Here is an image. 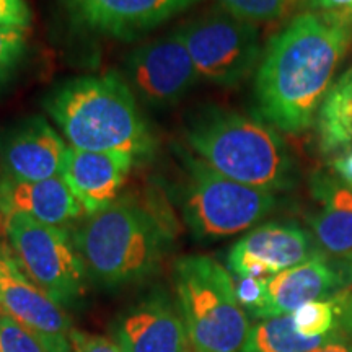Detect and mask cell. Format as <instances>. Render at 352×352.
I'll use <instances>...</instances> for the list:
<instances>
[{
  "mask_svg": "<svg viewBox=\"0 0 352 352\" xmlns=\"http://www.w3.org/2000/svg\"><path fill=\"white\" fill-rule=\"evenodd\" d=\"M314 196L323 204L308 219L315 240L328 253L352 259V189L336 175H316Z\"/></svg>",
  "mask_w": 352,
  "mask_h": 352,
  "instance_id": "ac0fdd59",
  "label": "cell"
},
{
  "mask_svg": "<svg viewBox=\"0 0 352 352\" xmlns=\"http://www.w3.org/2000/svg\"><path fill=\"white\" fill-rule=\"evenodd\" d=\"M302 2L305 0H217L222 10L253 25L284 19Z\"/></svg>",
  "mask_w": 352,
  "mask_h": 352,
  "instance_id": "44dd1931",
  "label": "cell"
},
{
  "mask_svg": "<svg viewBox=\"0 0 352 352\" xmlns=\"http://www.w3.org/2000/svg\"><path fill=\"white\" fill-rule=\"evenodd\" d=\"M340 274L321 256L285 270L266 279V298L254 318H274L292 315L302 305L334 292Z\"/></svg>",
  "mask_w": 352,
  "mask_h": 352,
  "instance_id": "e0dca14e",
  "label": "cell"
},
{
  "mask_svg": "<svg viewBox=\"0 0 352 352\" xmlns=\"http://www.w3.org/2000/svg\"><path fill=\"white\" fill-rule=\"evenodd\" d=\"M327 19L331 21V23L336 26L340 32L344 34V38L349 43L351 50H352V6L338 8V10H328V12H321Z\"/></svg>",
  "mask_w": 352,
  "mask_h": 352,
  "instance_id": "83f0119b",
  "label": "cell"
},
{
  "mask_svg": "<svg viewBox=\"0 0 352 352\" xmlns=\"http://www.w3.org/2000/svg\"><path fill=\"white\" fill-rule=\"evenodd\" d=\"M28 30L0 28V90L15 76L28 50Z\"/></svg>",
  "mask_w": 352,
  "mask_h": 352,
  "instance_id": "603a6c76",
  "label": "cell"
},
{
  "mask_svg": "<svg viewBox=\"0 0 352 352\" xmlns=\"http://www.w3.org/2000/svg\"><path fill=\"white\" fill-rule=\"evenodd\" d=\"M70 346H72V352H121L113 340L100 336V334L80 331L76 328L70 334Z\"/></svg>",
  "mask_w": 352,
  "mask_h": 352,
  "instance_id": "4316f807",
  "label": "cell"
},
{
  "mask_svg": "<svg viewBox=\"0 0 352 352\" xmlns=\"http://www.w3.org/2000/svg\"><path fill=\"white\" fill-rule=\"evenodd\" d=\"M334 334L307 338L297 331L292 315L263 320L250 328L240 352H310L331 341Z\"/></svg>",
  "mask_w": 352,
  "mask_h": 352,
  "instance_id": "ffe728a7",
  "label": "cell"
},
{
  "mask_svg": "<svg viewBox=\"0 0 352 352\" xmlns=\"http://www.w3.org/2000/svg\"><path fill=\"white\" fill-rule=\"evenodd\" d=\"M349 51L344 34L321 12L294 16L267 43L258 67V116L289 134L307 131Z\"/></svg>",
  "mask_w": 352,
  "mask_h": 352,
  "instance_id": "6da1fadb",
  "label": "cell"
},
{
  "mask_svg": "<svg viewBox=\"0 0 352 352\" xmlns=\"http://www.w3.org/2000/svg\"><path fill=\"white\" fill-rule=\"evenodd\" d=\"M121 352H189V340L178 303L166 292L152 290L111 323Z\"/></svg>",
  "mask_w": 352,
  "mask_h": 352,
  "instance_id": "7c38bea8",
  "label": "cell"
},
{
  "mask_svg": "<svg viewBox=\"0 0 352 352\" xmlns=\"http://www.w3.org/2000/svg\"><path fill=\"white\" fill-rule=\"evenodd\" d=\"M183 139L199 160L233 182L263 191H283L298 173L274 127L219 104H199L183 120Z\"/></svg>",
  "mask_w": 352,
  "mask_h": 352,
  "instance_id": "7a4b0ae2",
  "label": "cell"
},
{
  "mask_svg": "<svg viewBox=\"0 0 352 352\" xmlns=\"http://www.w3.org/2000/svg\"><path fill=\"white\" fill-rule=\"evenodd\" d=\"M334 307H336V314H340L344 316V321L347 323V327L352 329V294H342L340 298H333Z\"/></svg>",
  "mask_w": 352,
  "mask_h": 352,
  "instance_id": "4dcf8cb0",
  "label": "cell"
},
{
  "mask_svg": "<svg viewBox=\"0 0 352 352\" xmlns=\"http://www.w3.org/2000/svg\"><path fill=\"white\" fill-rule=\"evenodd\" d=\"M307 7L315 12L338 10V8L352 6V0H305Z\"/></svg>",
  "mask_w": 352,
  "mask_h": 352,
  "instance_id": "f546056e",
  "label": "cell"
},
{
  "mask_svg": "<svg viewBox=\"0 0 352 352\" xmlns=\"http://www.w3.org/2000/svg\"><path fill=\"white\" fill-rule=\"evenodd\" d=\"M201 78L233 87L256 67L261 47L256 25L226 10H210L178 26Z\"/></svg>",
  "mask_w": 352,
  "mask_h": 352,
  "instance_id": "ba28073f",
  "label": "cell"
},
{
  "mask_svg": "<svg viewBox=\"0 0 352 352\" xmlns=\"http://www.w3.org/2000/svg\"><path fill=\"white\" fill-rule=\"evenodd\" d=\"M176 303L195 352H240L250 321L236 300L230 272L202 254L173 266Z\"/></svg>",
  "mask_w": 352,
  "mask_h": 352,
  "instance_id": "5b68a950",
  "label": "cell"
},
{
  "mask_svg": "<svg viewBox=\"0 0 352 352\" xmlns=\"http://www.w3.org/2000/svg\"><path fill=\"white\" fill-rule=\"evenodd\" d=\"M135 158L118 152H91L69 145L63 178L87 215L118 199Z\"/></svg>",
  "mask_w": 352,
  "mask_h": 352,
  "instance_id": "9a60e30c",
  "label": "cell"
},
{
  "mask_svg": "<svg viewBox=\"0 0 352 352\" xmlns=\"http://www.w3.org/2000/svg\"><path fill=\"white\" fill-rule=\"evenodd\" d=\"M318 139L321 152L344 153L352 145V77L342 74L329 88L318 113Z\"/></svg>",
  "mask_w": 352,
  "mask_h": 352,
  "instance_id": "d6986e66",
  "label": "cell"
},
{
  "mask_svg": "<svg viewBox=\"0 0 352 352\" xmlns=\"http://www.w3.org/2000/svg\"><path fill=\"white\" fill-rule=\"evenodd\" d=\"M176 153L182 165L176 202L196 240H219L248 230L274 209L276 197L270 191L217 173L182 145Z\"/></svg>",
  "mask_w": 352,
  "mask_h": 352,
  "instance_id": "8992f818",
  "label": "cell"
},
{
  "mask_svg": "<svg viewBox=\"0 0 352 352\" xmlns=\"http://www.w3.org/2000/svg\"><path fill=\"white\" fill-rule=\"evenodd\" d=\"M199 0H70L74 20L118 39H134L151 32Z\"/></svg>",
  "mask_w": 352,
  "mask_h": 352,
  "instance_id": "5bb4252c",
  "label": "cell"
},
{
  "mask_svg": "<svg viewBox=\"0 0 352 352\" xmlns=\"http://www.w3.org/2000/svg\"><path fill=\"white\" fill-rule=\"evenodd\" d=\"M12 214H25L47 226L65 227L80 219L85 210L63 176L41 182L0 178V220Z\"/></svg>",
  "mask_w": 352,
  "mask_h": 352,
  "instance_id": "2e32d148",
  "label": "cell"
},
{
  "mask_svg": "<svg viewBox=\"0 0 352 352\" xmlns=\"http://www.w3.org/2000/svg\"><path fill=\"white\" fill-rule=\"evenodd\" d=\"M334 315H336V307L333 300L308 302L292 314L297 331L307 338L329 334L334 323Z\"/></svg>",
  "mask_w": 352,
  "mask_h": 352,
  "instance_id": "7402d4cb",
  "label": "cell"
},
{
  "mask_svg": "<svg viewBox=\"0 0 352 352\" xmlns=\"http://www.w3.org/2000/svg\"><path fill=\"white\" fill-rule=\"evenodd\" d=\"M43 107L76 148L126 153L135 160L155 151V135L139 111L134 91L118 74L60 82Z\"/></svg>",
  "mask_w": 352,
  "mask_h": 352,
  "instance_id": "3957f363",
  "label": "cell"
},
{
  "mask_svg": "<svg viewBox=\"0 0 352 352\" xmlns=\"http://www.w3.org/2000/svg\"><path fill=\"white\" fill-rule=\"evenodd\" d=\"M235 296L241 308L254 316L263 307L264 298H266V279L236 277Z\"/></svg>",
  "mask_w": 352,
  "mask_h": 352,
  "instance_id": "d4e9b609",
  "label": "cell"
},
{
  "mask_svg": "<svg viewBox=\"0 0 352 352\" xmlns=\"http://www.w3.org/2000/svg\"><path fill=\"white\" fill-rule=\"evenodd\" d=\"M318 256L310 236L296 223H264L246 233L228 252L227 264L236 277H267Z\"/></svg>",
  "mask_w": 352,
  "mask_h": 352,
  "instance_id": "4fadbf2b",
  "label": "cell"
},
{
  "mask_svg": "<svg viewBox=\"0 0 352 352\" xmlns=\"http://www.w3.org/2000/svg\"><path fill=\"white\" fill-rule=\"evenodd\" d=\"M33 13L26 0H0V28L28 30Z\"/></svg>",
  "mask_w": 352,
  "mask_h": 352,
  "instance_id": "484cf974",
  "label": "cell"
},
{
  "mask_svg": "<svg viewBox=\"0 0 352 352\" xmlns=\"http://www.w3.org/2000/svg\"><path fill=\"white\" fill-rule=\"evenodd\" d=\"M0 246H2V245H0Z\"/></svg>",
  "mask_w": 352,
  "mask_h": 352,
  "instance_id": "e575fe53",
  "label": "cell"
},
{
  "mask_svg": "<svg viewBox=\"0 0 352 352\" xmlns=\"http://www.w3.org/2000/svg\"><path fill=\"white\" fill-rule=\"evenodd\" d=\"M310 352H352V346H349L344 341L338 340V338L334 336L331 341L327 342V344L316 347V349Z\"/></svg>",
  "mask_w": 352,
  "mask_h": 352,
  "instance_id": "1f68e13d",
  "label": "cell"
},
{
  "mask_svg": "<svg viewBox=\"0 0 352 352\" xmlns=\"http://www.w3.org/2000/svg\"><path fill=\"white\" fill-rule=\"evenodd\" d=\"M69 145L44 116L23 118L0 127L2 178L41 182L60 176Z\"/></svg>",
  "mask_w": 352,
  "mask_h": 352,
  "instance_id": "8fae6325",
  "label": "cell"
},
{
  "mask_svg": "<svg viewBox=\"0 0 352 352\" xmlns=\"http://www.w3.org/2000/svg\"><path fill=\"white\" fill-rule=\"evenodd\" d=\"M347 72H349V74H351V77H352V67H351L349 70H347Z\"/></svg>",
  "mask_w": 352,
  "mask_h": 352,
  "instance_id": "d6a6232c",
  "label": "cell"
},
{
  "mask_svg": "<svg viewBox=\"0 0 352 352\" xmlns=\"http://www.w3.org/2000/svg\"><path fill=\"white\" fill-rule=\"evenodd\" d=\"M21 270L57 305L69 308L82 300L87 267L64 227L47 226L25 214L0 220Z\"/></svg>",
  "mask_w": 352,
  "mask_h": 352,
  "instance_id": "52a82bcc",
  "label": "cell"
},
{
  "mask_svg": "<svg viewBox=\"0 0 352 352\" xmlns=\"http://www.w3.org/2000/svg\"><path fill=\"white\" fill-rule=\"evenodd\" d=\"M72 240L88 276L118 289L155 274L171 246V232L152 209L122 196L87 215Z\"/></svg>",
  "mask_w": 352,
  "mask_h": 352,
  "instance_id": "277c9868",
  "label": "cell"
},
{
  "mask_svg": "<svg viewBox=\"0 0 352 352\" xmlns=\"http://www.w3.org/2000/svg\"><path fill=\"white\" fill-rule=\"evenodd\" d=\"M333 170L334 175H336L342 183L352 188V151L341 153V155L333 162Z\"/></svg>",
  "mask_w": 352,
  "mask_h": 352,
  "instance_id": "f1b7e54d",
  "label": "cell"
},
{
  "mask_svg": "<svg viewBox=\"0 0 352 352\" xmlns=\"http://www.w3.org/2000/svg\"><path fill=\"white\" fill-rule=\"evenodd\" d=\"M0 344L2 352H46L28 329L0 311Z\"/></svg>",
  "mask_w": 352,
  "mask_h": 352,
  "instance_id": "cb8c5ba5",
  "label": "cell"
},
{
  "mask_svg": "<svg viewBox=\"0 0 352 352\" xmlns=\"http://www.w3.org/2000/svg\"><path fill=\"white\" fill-rule=\"evenodd\" d=\"M0 352H2V344H0Z\"/></svg>",
  "mask_w": 352,
  "mask_h": 352,
  "instance_id": "836d02e7",
  "label": "cell"
},
{
  "mask_svg": "<svg viewBox=\"0 0 352 352\" xmlns=\"http://www.w3.org/2000/svg\"><path fill=\"white\" fill-rule=\"evenodd\" d=\"M126 77L134 95L155 108L182 101L201 78L179 28L132 51L126 59Z\"/></svg>",
  "mask_w": 352,
  "mask_h": 352,
  "instance_id": "9c48e42d",
  "label": "cell"
},
{
  "mask_svg": "<svg viewBox=\"0 0 352 352\" xmlns=\"http://www.w3.org/2000/svg\"><path fill=\"white\" fill-rule=\"evenodd\" d=\"M0 311L28 329L46 352H72V324L64 308L25 274L16 258L0 246Z\"/></svg>",
  "mask_w": 352,
  "mask_h": 352,
  "instance_id": "30bf717a",
  "label": "cell"
}]
</instances>
